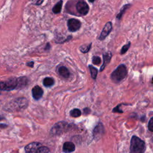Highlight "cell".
Segmentation results:
<instances>
[{
	"label": "cell",
	"mask_w": 153,
	"mask_h": 153,
	"mask_svg": "<svg viewBox=\"0 0 153 153\" xmlns=\"http://www.w3.org/2000/svg\"><path fill=\"white\" fill-rule=\"evenodd\" d=\"M105 133L104 127L101 123H99L94 128L93 131V137L96 140L100 139Z\"/></svg>",
	"instance_id": "obj_7"
},
{
	"label": "cell",
	"mask_w": 153,
	"mask_h": 153,
	"mask_svg": "<svg viewBox=\"0 0 153 153\" xmlns=\"http://www.w3.org/2000/svg\"><path fill=\"white\" fill-rule=\"evenodd\" d=\"M152 142H153V137H152Z\"/></svg>",
	"instance_id": "obj_32"
},
{
	"label": "cell",
	"mask_w": 153,
	"mask_h": 153,
	"mask_svg": "<svg viewBox=\"0 0 153 153\" xmlns=\"http://www.w3.org/2000/svg\"><path fill=\"white\" fill-rule=\"evenodd\" d=\"M145 149V142L139 137L133 135L130 140V152L131 153H143Z\"/></svg>",
	"instance_id": "obj_1"
},
{
	"label": "cell",
	"mask_w": 153,
	"mask_h": 153,
	"mask_svg": "<svg viewBox=\"0 0 153 153\" xmlns=\"http://www.w3.org/2000/svg\"><path fill=\"white\" fill-rule=\"evenodd\" d=\"M62 4H63V1H60L59 2H58L53 8L52 11L54 14H57L59 13L62 10Z\"/></svg>",
	"instance_id": "obj_17"
},
{
	"label": "cell",
	"mask_w": 153,
	"mask_h": 153,
	"mask_svg": "<svg viewBox=\"0 0 153 153\" xmlns=\"http://www.w3.org/2000/svg\"><path fill=\"white\" fill-rule=\"evenodd\" d=\"M68 126V123L65 121H59L52 127L50 133L52 135H59L66 130Z\"/></svg>",
	"instance_id": "obj_5"
},
{
	"label": "cell",
	"mask_w": 153,
	"mask_h": 153,
	"mask_svg": "<svg viewBox=\"0 0 153 153\" xmlns=\"http://www.w3.org/2000/svg\"><path fill=\"white\" fill-rule=\"evenodd\" d=\"M92 62L93 64L94 65H98L101 62V59L100 57L96 56H93V58H92Z\"/></svg>",
	"instance_id": "obj_24"
},
{
	"label": "cell",
	"mask_w": 153,
	"mask_h": 153,
	"mask_svg": "<svg viewBox=\"0 0 153 153\" xmlns=\"http://www.w3.org/2000/svg\"><path fill=\"white\" fill-rule=\"evenodd\" d=\"M88 1L90 2H93L95 0H88Z\"/></svg>",
	"instance_id": "obj_31"
},
{
	"label": "cell",
	"mask_w": 153,
	"mask_h": 153,
	"mask_svg": "<svg viewBox=\"0 0 153 153\" xmlns=\"http://www.w3.org/2000/svg\"><path fill=\"white\" fill-rule=\"evenodd\" d=\"M1 90L11 91L14 89H19L18 78L13 77L0 83Z\"/></svg>",
	"instance_id": "obj_4"
},
{
	"label": "cell",
	"mask_w": 153,
	"mask_h": 153,
	"mask_svg": "<svg viewBox=\"0 0 153 153\" xmlns=\"http://www.w3.org/2000/svg\"><path fill=\"white\" fill-rule=\"evenodd\" d=\"M68 27L70 32H76L79 29L81 23L79 20L75 19H71L68 21Z\"/></svg>",
	"instance_id": "obj_6"
},
{
	"label": "cell",
	"mask_w": 153,
	"mask_h": 153,
	"mask_svg": "<svg viewBox=\"0 0 153 153\" xmlns=\"http://www.w3.org/2000/svg\"><path fill=\"white\" fill-rule=\"evenodd\" d=\"M76 9L78 13L81 15H86L89 11V7L88 4L83 1H79L76 5Z\"/></svg>",
	"instance_id": "obj_8"
},
{
	"label": "cell",
	"mask_w": 153,
	"mask_h": 153,
	"mask_svg": "<svg viewBox=\"0 0 153 153\" xmlns=\"http://www.w3.org/2000/svg\"><path fill=\"white\" fill-rule=\"evenodd\" d=\"M69 114H70V115L72 117L76 118V117H79L81 115V111L79 109L74 108V109L70 111Z\"/></svg>",
	"instance_id": "obj_19"
},
{
	"label": "cell",
	"mask_w": 153,
	"mask_h": 153,
	"mask_svg": "<svg viewBox=\"0 0 153 153\" xmlns=\"http://www.w3.org/2000/svg\"><path fill=\"white\" fill-rule=\"evenodd\" d=\"M88 68H89V69L90 71V74H91V78L93 79H96V77H97V69L90 65L88 66Z\"/></svg>",
	"instance_id": "obj_18"
},
{
	"label": "cell",
	"mask_w": 153,
	"mask_h": 153,
	"mask_svg": "<svg viewBox=\"0 0 153 153\" xmlns=\"http://www.w3.org/2000/svg\"><path fill=\"white\" fill-rule=\"evenodd\" d=\"M122 104H120V105H118L115 108H114V109H113V110H112V112H118V113H123V111H121L122 109H120V107L121 106V105Z\"/></svg>",
	"instance_id": "obj_26"
},
{
	"label": "cell",
	"mask_w": 153,
	"mask_h": 153,
	"mask_svg": "<svg viewBox=\"0 0 153 153\" xmlns=\"http://www.w3.org/2000/svg\"><path fill=\"white\" fill-rule=\"evenodd\" d=\"M19 80V89H20L22 88L25 87L28 82V79L26 76H20L18 78Z\"/></svg>",
	"instance_id": "obj_15"
},
{
	"label": "cell",
	"mask_w": 153,
	"mask_h": 153,
	"mask_svg": "<svg viewBox=\"0 0 153 153\" xmlns=\"http://www.w3.org/2000/svg\"><path fill=\"white\" fill-rule=\"evenodd\" d=\"M54 84V81L53 78L50 77H46L43 79V84L46 87H49L52 86Z\"/></svg>",
	"instance_id": "obj_16"
},
{
	"label": "cell",
	"mask_w": 153,
	"mask_h": 153,
	"mask_svg": "<svg viewBox=\"0 0 153 153\" xmlns=\"http://www.w3.org/2000/svg\"><path fill=\"white\" fill-rule=\"evenodd\" d=\"M130 45H131V42H128L127 44L124 45L121 49V51H120V54H123L124 53H126L127 52V51L129 49L130 47Z\"/></svg>",
	"instance_id": "obj_22"
},
{
	"label": "cell",
	"mask_w": 153,
	"mask_h": 153,
	"mask_svg": "<svg viewBox=\"0 0 153 153\" xmlns=\"http://www.w3.org/2000/svg\"><path fill=\"white\" fill-rule=\"evenodd\" d=\"M130 6V4H127V5H125L124 6H123V8L121 9V10H120V13H118V14L117 15V18L118 19H120L121 18V17L123 16V14L125 13V11H126V10Z\"/></svg>",
	"instance_id": "obj_21"
},
{
	"label": "cell",
	"mask_w": 153,
	"mask_h": 153,
	"mask_svg": "<svg viewBox=\"0 0 153 153\" xmlns=\"http://www.w3.org/2000/svg\"><path fill=\"white\" fill-rule=\"evenodd\" d=\"M111 57H112V54H111V52H110V51H108V52H106L103 54V64L102 65L100 69V71L101 72L103 71V69L106 68V66L109 64V63L111 61Z\"/></svg>",
	"instance_id": "obj_12"
},
{
	"label": "cell",
	"mask_w": 153,
	"mask_h": 153,
	"mask_svg": "<svg viewBox=\"0 0 153 153\" xmlns=\"http://www.w3.org/2000/svg\"><path fill=\"white\" fill-rule=\"evenodd\" d=\"M28 105L27 100L25 97H19L13 101L9 103V105H7L8 107L7 111H20L25 109Z\"/></svg>",
	"instance_id": "obj_3"
},
{
	"label": "cell",
	"mask_w": 153,
	"mask_h": 153,
	"mask_svg": "<svg viewBox=\"0 0 153 153\" xmlns=\"http://www.w3.org/2000/svg\"><path fill=\"white\" fill-rule=\"evenodd\" d=\"M148 127L149 131H153V117H151L148 122Z\"/></svg>",
	"instance_id": "obj_25"
},
{
	"label": "cell",
	"mask_w": 153,
	"mask_h": 153,
	"mask_svg": "<svg viewBox=\"0 0 153 153\" xmlns=\"http://www.w3.org/2000/svg\"><path fill=\"white\" fill-rule=\"evenodd\" d=\"M43 90L39 85H35L32 89V96L35 100H39L41 99L43 95Z\"/></svg>",
	"instance_id": "obj_11"
},
{
	"label": "cell",
	"mask_w": 153,
	"mask_h": 153,
	"mask_svg": "<svg viewBox=\"0 0 153 153\" xmlns=\"http://www.w3.org/2000/svg\"><path fill=\"white\" fill-rule=\"evenodd\" d=\"M50 48V43H47V44H46V47H45V50H49Z\"/></svg>",
	"instance_id": "obj_30"
},
{
	"label": "cell",
	"mask_w": 153,
	"mask_h": 153,
	"mask_svg": "<svg viewBox=\"0 0 153 153\" xmlns=\"http://www.w3.org/2000/svg\"><path fill=\"white\" fill-rule=\"evenodd\" d=\"M57 72L59 74V75L64 78H68L70 76V72L69 69L64 66H60L58 67Z\"/></svg>",
	"instance_id": "obj_13"
},
{
	"label": "cell",
	"mask_w": 153,
	"mask_h": 153,
	"mask_svg": "<svg viewBox=\"0 0 153 153\" xmlns=\"http://www.w3.org/2000/svg\"><path fill=\"white\" fill-rule=\"evenodd\" d=\"M112 29V23L111 22H107L105 26L103 27L102 31L100 33V35L99 38L100 40H103L106 38V37L109 34V33L111 32Z\"/></svg>",
	"instance_id": "obj_10"
},
{
	"label": "cell",
	"mask_w": 153,
	"mask_h": 153,
	"mask_svg": "<svg viewBox=\"0 0 153 153\" xmlns=\"http://www.w3.org/2000/svg\"><path fill=\"white\" fill-rule=\"evenodd\" d=\"M33 65H34V62H33V61L26 63V66H29V67H30V68H33Z\"/></svg>",
	"instance_id": "obj_29"
},
{
	"label": "cell",
	"mask_w": 153,
	"mask_h": 153,
	"mask_svg": "<svg viewBox=\"0 0 153 153\" xmlns=\"http://www.w3.org/2000/svg\"><path fill=\"white\" fill-rule=\"evenodd\" d=\"M83 112L84 113L85 115H88L91 112V110L88 108H85L84 109H83Z\"/></svg>",
	"instance_id": "obj_28"
},
{
	"label": "cell",
	"mask_w": 153,
	"mask_h": 153,
	"mask_svg": "<svg viewBox=\"0 0 153 153\" xmlns=\"http://www.w3.org/2000/svg\"><path fill=\"white\" fill-rule=\"evenodd\" d=\"M41 146V144L39 142H32L27 145L25 147V151L27 153H35L37 152L38 149Z\"/></svg>",
	"instance_id": "obj_9"
},
{
	"label": "cell",
	"mask_w": 153,
	"mask_h": 153,
	"mask_svg": "<svg viewBox=\"0 0 153 153\" xmlns=\"http://www.w3.org/2000/svg\"><path fill=\"white\" fill-rule=\"evenodd\" d=\"M32 1L35 5H40L42 3L44 0H32Z\"/></svg>",
	"instance_id": "obj_27"
},
{
	"label": "cell",
	"mask_w": 153,
	"mask_h": 153,
	"mask_svg": "<svg viewBox=\"0 0 153 153\" xmlns=\"http://www.w3.org/2000/svg\"><path fill=\"white\" fill-rule=\"evenodd\" d=\"M127 75V70L125 65H120L111 74V79L115 83L122 81Z\"/></svg>",
	"instance_id": "obj_2"
},
{
	"label": "cell",
	"mask_w": 153,
	"mask_h": 153,
	"mask_svg": "<svg viewBox=\"0 0 153 153\" xmlns=\"http://www.w3.org/2000/svg\"><path fill=\"white\" fill-rule=\"evenodd\" d=\"M91 47V43H90L89 44H84L81 45L79 47V50L83 53H86L89 51Z\"/></svg>",
	"instance_id": "obj_20"
},
{
	"label": "cell",
	"mask_w": 153,
	"mask_h": 153,
	"mask_svg": "<svg viewBox=\"0 0 153 153\" xmlns=\"http://www.w3.org/2000/svg\"><path fill=\"white\" fill-rule=\"evenodd\" d=\"M75 150V145L71 142H66L63 145V151L64 152H72Z\"/></svg>",
	"instance_id": "obj_14"
},
{
	"label": "cell",
	"mask_w": 153,
	"mask_h": 153,
	"mask_svg": "<svg viewBox=\"0 0 153 153\" xmlns=\"http://www.w3.org/2000/svg\"><path fill=\"white\" fill-rule=\"evenodd\" d=\"M50 151L48 148L45 146H41L38 149L37 153H44V152H50Z\"/></svg>",
	"instance_id": "obj_23"
}]
</instances>
